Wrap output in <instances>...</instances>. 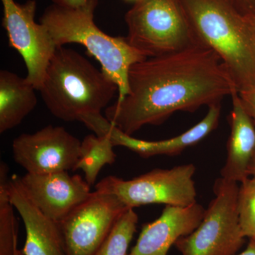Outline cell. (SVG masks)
<instances>
[{
    "mask_svg": "<svg viewBox=\"0 0 255 255\" xmlns=\"http://www.w3.org/2000/svg\"><path fill=\"white\" fill-rule=\"evenodd\" d=\"M128 86L124 98L105 109V117L130 135L175 112L192 113L238 92L219 55L203 44L134 64Z\"/></svg>",
    "mask_w": 255,
    "mask_h": 255,
    "instance_id": "6da1fadb",
    "label": "cell"
},
{
    "mask_svg": "<svg viewBox=\"0 0 255 255\" xmlns=\"http://www.w3.org/2000/svg\"><path fill=\"white\" fill-rule=\"evenodd\" d=\"M203 45L217 53L238 92L255 83V31L232 0H179Z\"/></svg>",
    "mask_w": 255,
    "mask_h": 255,
    "instance_id": "7a4b0ae2",
    "label": "cell"
},
{
    "mask_svg": "<svg viewBox=\"0 0 255 255\" xmlns=\"http://www.w3.org/2000/svg\"><path fill=\"white\" fill-rule=\"evenodd\" d=\"M39 92L56 118L80 122L85 116L102 114L119 87L83 55L61 46L50 60Z\"/></svg>",
    "mask_w": 255,
    "mask_h": 255,
    "instance_id": "3957f363",
    "label": "cell"
},
{
    "mask_svg": "<svg viewBox=\"0 0 255 255\" xmlns=\"http://www.w3.org/2000/svg\"><path fill=\"white\" fill-rule=\"evenodd\" d=\"M99 0H89L78 8L53 4L48 6L40 23L48 30L57 47L78 43L100 63L102 71L119 87L118 99L128 94V73L134 64L146 59L126 37L107 34L96 25L95 12Z\"/></svg>",
    "mask_w": 255,
    "mask_h": 255,
    "instance_id": "277c9868",
    "label": "cell"
},
{
    "mask_svg": "<svg viewBox=\"0 0 255 255\" xmlns=\"http://www.w3.org/2000/svg\"><path fill=\"white\" fill-rule=\"evenodd\" d=\"M127 41L146 58L202 44L179 0H138L125 15Z\"/></svg>",
    "mask_w": 255,
    "mask_h": 255,
    "instance_id": "5b68a950",
    "label": "cell"
},
{
    "mask_svg": "<svg viewBox=\"0 0 255 255\" xmlns=\"http://www.w3.org/2000/svg\"><path fill=\"white\" fill-rule=\"evenodd\" d=\"M237 182L223 177L214 183L215 197L204 219L189 236L178 240L182 255H236L246 241L238 216Z\"/></svg>",
    "mask_w": 255,
    "mask_h": 255,
    "instance_id": "8992f818",
    "label": "cell"
},
{
    "mask_svg": "<svg viewBox=\"0 0 255 255\" xmlns=\"http://www.w3.org/2000/svg\"><path fill=\"white\" fill-rule=\"evenodd\" d=\"M195 172V166L187 164L172 169H153L130 180L108 176L95 189L114 194L131 209L149 204L186 207L196 203Z\"/></svg>",
    "mask_w": 255,
    "mask_h": 255,
    "instance_id": "52a82bcc",
    "label": "cell"
},
{
    "mask_svg": "<svg viewBox=\"0 0 255 255\" xmlns=\"http://www.w3.org/2000/svg\"><path fill=\"white\" fill-rule=\"evenodd\" d=\"M1 1L2 26L6 31L9 46L21 55L27 69L26 80L39 91L58 47L46 26L35 21V0H28L23 4L14 0Z\"/></svg>",
    "mask_w": 255,
    "mask_h": 255,
    "instance_id": "ba28073f",
    "label": "cell"
},
{
    "mask_svg": "<svg viewBox=\"0 0 255 255\" xmlns=\"http://www.w3.org/2000/svg\"><path fill=\"white\" fill-rule=\"evenodd\" d=\"M128 207L110 193L94 191L58 225L65 255H95Z\"/></svg>",
    "mask_w": 255,
    "mask_h": 255,
    "instance_id": "9c48e42d",
    "label": "cell"
},
{
    "mask_svg": "<svg viewBox=\"0 0 255 255\" xmlns=\"http://www.w3.org/2000/svg\"><path fill=\"white\" fill-rule=\"evenodd\" d=\"M81 141L61 127L49 125L13 140L14 160L27 173L47 174L74 170Z\"/></svg>",
    "mask_w": 255,
    "mask_h": 255,
    "instance_id": "30bf717a",
    "label": "cell"
},
{
    "mask_svg": "<svg viewBox=\"0 0 255 255\" xmlns=\"http://www.w3.org/2000/svg\"><path fill=\"white\" fill-rule=\"evenodd\" d=\"M221 103L209 107L207 114L199 123L187 131L167 140L147 141L135 138L114 127L102 114L82 117L80 122L97 135H106L114 147L122 146L144 158L156 155L175 156L195 145L217 128L221 117Z\"/></svg>",
    "mask_w": 255,
    "mask_h": 255,
    "instance_id": "8fae6325",
    "label": "cell"
},
{
    "mask_svg": "<svg viewBox=\"0 0 255 255\" xmlns=\"http://www.w3.org/2000/svg\"><path fill=\"white\" fill-rule=\"evenodd\" d=\"M20 182L28 197L50 218L59 222L91 194V186L78 174L68 171L26 173Z\"/></svg>",
    "mask_w": 255,
    "mask_h": 255,
    "instance_id": "7c38bea8",
    "label": "cell"
},
{
    "mask_svg": "<svg viewBox=\"0 0 255 255\" xmlns=\"http://www.w3.org/2000/svg\"><path fill=\"white\" fill-rule=\"evenodd\" d=\"M205 212L197 202L186 207L165 206L158 219L142 226L128 255H167L178 240L195 231Z\"/></svg>",
    "mask_w": 255,
    "mask_h": 255,
    "instance_id": "4fadbf2b",
    "label": "cell"
},
{
    "mask_svg": "<svg viewBox=\"0 0 255 255\" xmlns=\"http://www.w3.org/2000/svg\"><path fill=\"white\" fill-rule=\"evenodd\" d=\"M8 192L15 209L21 216L26 238L22 251L26 255H65L59 225L43 212L28 197L13 174L8 182Z\"/></svg>",
    "mask_w": 255,
    "mask_h": 255,
    "instance_id": "5bb4252c",
    "label": "cell"
},
{
    "mask_svg": "<svg viewBox=\"0 0 255 255\" xmlns=\"http://www.w3.org/2000/svg\"><path fill=\"white\" fill-rule=\"evenodd\" d=\"M231 98V134L227 158L221 169V177L238 183L250 177L248 169L255 152V124L242 103L238 92L233 93Z\"/></svg>",
    "mask_w": 255,
    "mask_h": 255,
    "instance_id": "9a60e30c",
    "label": "cell"
},
{
    "mask_svg": "<svg viewBox=\"0 0 255 255\" xmlns=\"http://www.w3.org/2000/svg\"><path fill=\"white\" fill-rule=\"evenodd\" d=\"M36 89L16 73L0 71V132L17 127L38 103Z\"/></svg>",
    "mask_w": 255,
    "mask_h": 255,
    "instance_id": "2e32d148",
    "label": "cell"
},
{
    "mask_svg": "<svg viewBox=\"0 0 255 255\" xmlns=\"http://www.w3.org/2000/svg\"><path fill=\"white\" fill-rule=\"evenodd\" d=\"M114 147L106 135H87L81 141L80 156L73 171L81 169L85 173V181L90 186L93 185L103 167L115 162L117 155Z\"/></svg>",
    "mask_w": 255,
    "mask_h": 255,
    "instance_id": "e0dca14e",
    "label": "cell"
},
{
    "mask_svg": "<svg viewBox=\"0 0 255 255\" xmlns=\"http://www.w3.org/2000/svg\"><path fill=\"white\" fill-rule=\"evenodd\" d=\"M9 167L0 164V255H14L17 248L18 223L8 192Z\"/></svg>",
    "mask_w": 255,
    "mask_h": 255,
    "instance_id": "ac0fdd59",
    "label": "cell"
},
{
    "mask_svg": "<svg viewBox=\"0 0 255 255\" xmlns=\"http://www.w3.org/2000/svg\"><path fill=\"white\" fill-rule=\"evenodd\" d=\"M138 216L128 208L121 215L95 255H128L129 246L136 232Z\"/></svg>",
    "mask_w": 255,
    "mask_h": 255,
    "instance_id": "d6986e66",
    "label": "cell"
},
{
    "mask_svg": "<svg viewBox=\"0 0 255 255\" xmlns=\"http://www.w3.org/2000/svg\"><path fill=\"white\" fill-rule=\"evenodd\" d=\"M238 191V207L240 226L244 237H255V177L241 182Z\"/></svg>",
    "mask_w": 255,
    "mask_h": 255,
    "instance_id": "ffe728a7",
    "label": "cell"
},
{
    "mask_svg": "<svg viewBox=\"0 0 255 255\" xmlns=\"http://www.w3.org/2000/svg\"><path fill=\"white\" fill-rule=\"evenodd\" d=\"M238 94L245 109L255 124V83Z\"/></svg>",
    "mask_w": 255,
    "mask_h": 255,
    "instance_id": "44dd1931",
    "label": "cell"
},
{
    "mask_svg": "<svg viewBox=\"0 0 255 255\" xmlns=\"http://www.w3.org/2000/svg\"><path fill=\"white\" fill-rule=\"evenodd\" d=\"M243 14H255V0H232Z\"/></svg>",
    "mask_w": 255,
    "mask_h": 255,
    "instance_id": "7402d4cb",
    "label": "cell"
},
{
    "mask_svg": "<svg viewBox=\"0 0 255 255\" xmlns=\"http://www.w3.org/2000/svg\"><path fill=\"white\" fill-rule=\"evenodd\" d=\"M53 4L65 7L78 8L84 6L89 0H52Z\"/></svg>",
    "mask_w": 255,
    "mask_h": 255,
    "instance_id": "603a6c76",
    "label": "cell"
},
{
    "mask_svg": "<svg viewBox=\"0 0 255 255\" xmlns=\"http://www.w3.org/2000/svg\"><path fill=\"white\" fill-rule=\"evenodd\" d=\"M236 255H255V243L254 241L250 240L249 244L244 251L242 252L240 254Z\"/></svg>",
    "mask_w": 255,
    "mask_h": 255,
    "instance_id": "cb8c5ba5",
    "label": "cell"
},
{
    "mask_svg": "<svg viewBox=\"0 0 255 255\" xmlns=\"http://www.w3.org/2000/svg\"><path fill=\"white\" fill-rule=\"evenodd\" d=\"M248 173H249L250 176L253 175V177H255V152L253 158H252L251 164H250Z\"/></svg>",
    "mask_w": 255,
    "mask_h": 255,
    "instance_id": "d4e9b609",
    "label": "cell"
},
{
    "mask_svg": "<svg viewBox=\"0 0 255 255\" xmlns=\"http://www.w3.org/2000/svg\"><path fill=\"white\" fill-rule=\"evenodd\" d=\"M247 17H248L251 26H253V29L255 31V14L247 15Z\"/></svg>",
    "mask_w": 255,
    "mask_h": 255,
    "instance_id": "484cf974",
    "label": "cell"
},
{
    "mask_svg": "<svg viewBox=\"0 0 255 255\" xmlns=\"http://www.w3.org/2000/svg\"><path fill=\"white\" fill-rule=\"evenodd\" d=\"M14 255H26L24 254V253H23L22 250H16V252L14 253Z\"/></svg>",
    "mask_w": 255,
    "mask_h": 255,
    "instance_id": "4316f807",
    "label": "cell"
},
{
    "mask_svg": "<svg viewBox=\"0 0 255 255\" xmlns=\"http://www.w3.org/2000/svg\"><path fill=\"white\" fill-rule=\"evenodd\" d=\"M250 240H252V241H254L255 243V237L253 238H251V239H250Z\"/></svg>",
    "mask_w": 255,
    "mask_h": 255,
    "instance_id": "83f0119b",
    "label": "cell"
},
{
    "mask_svg": "<svg viewBox=\"0 0 255 255\" xmlns=\"http://www.w3.org/2000/svg\"><path fill=\"white\" fill-rule=\"evenodd\" d=\"M127 1H134L135 2V1H138V0H127Z\"/></svg>",
    "mask_w": 255,
    "mask_h": 255,
    "instance_id": "f1b7e54d",
    "label": "cell"
}]
</instances>
